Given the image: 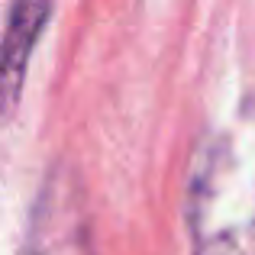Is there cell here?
<instances>
[{"instance_id":"obj_1","label":"cell","mask_w":255,"mask_h":255,"mask_svg":"<svg viewBox=\"0 0 255 255\" xmlns=\"http://www.w3.org/2000/svg\"><path fill=\"white\" fill-rule=\"evenodd\" d=\"M184 223L191 255H255V94L200 136Z\"/></svg>"},{"instance_id":"obj_2","label":"cell","mask_w":255,"mask_h":255,"mask_svg":"<svg viewBox=\"0 0 255 255\" xmlns=\"http://www.w3.org/2000/svg\"><path fill=\"white\" fill-rule=\"evenodd\" d=\"M19 255H97L84 181L71 162H55L42 174Z\"/></svg>"},{"instance_id":"obj_3","label":"cell","mask_w":255,"mask_h":255,"mask_svg":"<svg viewBox=\"0 0 255 255\" xmlns=\"http://www.w3.org/2000/svg\"><path fill=\"white\" fill-rule=\"evenodd\" d=\"M52 6L45 0H16L6 19V36H3V55H0V84H3V104L10 107L16 100L19 81L26 71V58L42 29L45 16Z\"/></svg>"}]
</instances>
